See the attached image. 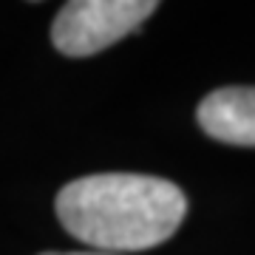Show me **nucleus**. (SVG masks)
Here are the masks:
<instances>
[{
    "label": "nucleus",
    "mask_w": 255,
    "mask_h": 255,
    "mask_svg": "<svg viewBox=\"0 0 255 255\" xmlns=\"http://www.w3.org/2000/svg\"><path fill=\"white\" fill-rule=\"evenodd\" d=\"M54 207L65 233L114 255L167 241L187 213V199L156 176L97 173L65 184Z\"/></svg>",
    "instance_id": "obj_1"
},
{
    "label": "nucleus",
    "mask_w": 255,
    "mask_h": 255,
    "mask_svg": "<svg viewBox=\"0 0 255 255\" xmlns=\"http://www.w3.org/2000/svg\"><path fill=\"white\" fill-rule=\"evenodd\" d=\"M153 11V0H71L54 17L51 43L68 57H91L139 28Z\"/></svg>",
    "instance_id": "obj_2"
},
{
    "label": "nucleus",
    "mask_w": 255,
    "mask_h": 255,
    "mask_svg": "<svg viewBox=\"0 0 255 255\" xmlns=\"http://www.w3.org/2000/svg\"><path fill=\"white\" fill-rule=\"evenodd\" d=\"M199 125L219 142L255 147V88H219L204 97Z\"/></svg>",
    "instance_id": "obj_3"
},
{
    "label": "nucleus",
    "mask_w": 255,
    "mask_h": 255,
    "mask_svg": "<svg viewBox=\"0 0 255 255\" xmlns=\"http://www.w3.org/2000/svg\"><path fill=\"white\" fill-rule=\"evenodd\" d=\"M43 255H108V253H43Z\"/></svg>",
    "instance_id": "obj_4"
}]
</instances>
